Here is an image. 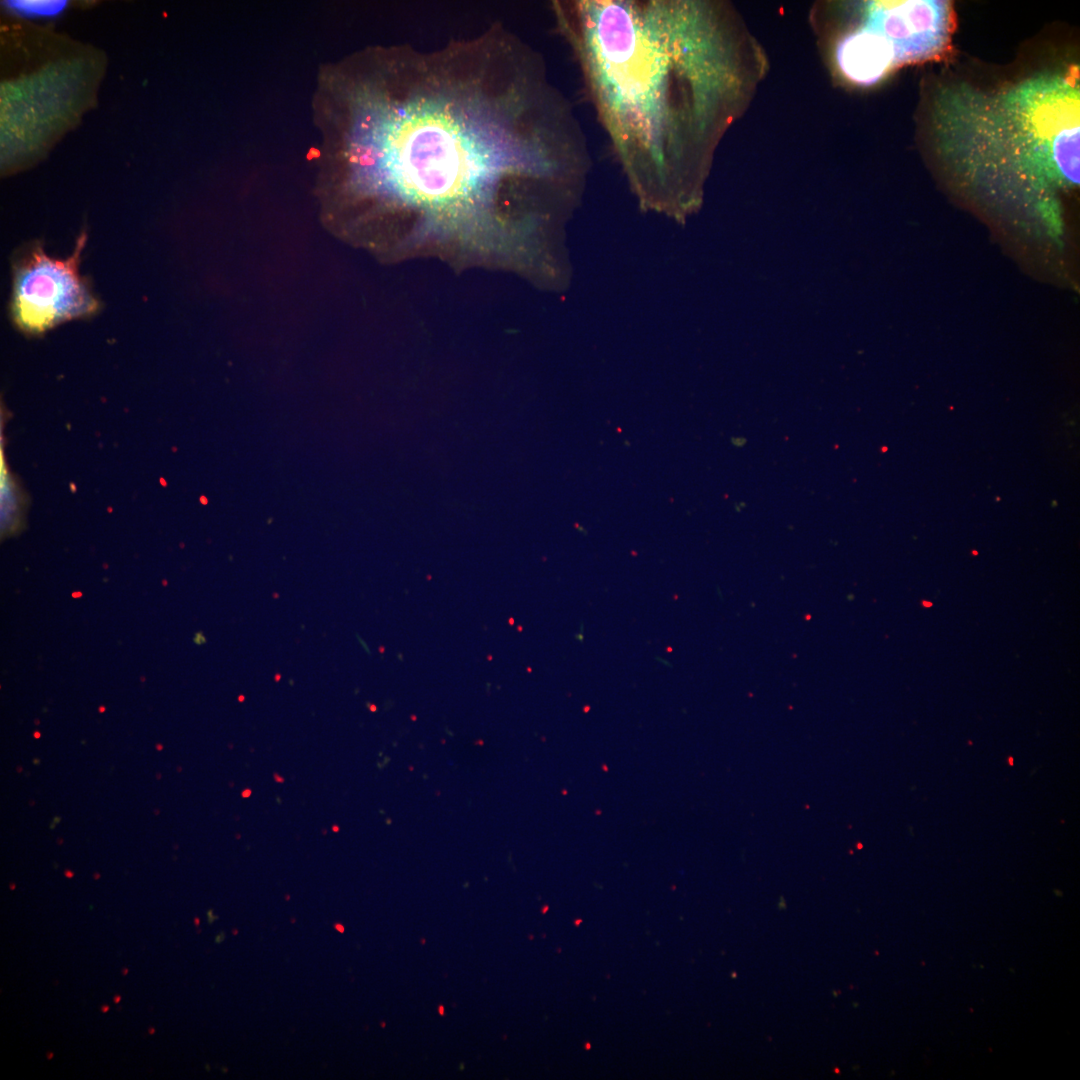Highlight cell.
Listing matches in <instances>:
<instances>
[{"label": "cell", "instance_id": "1", "mask_svg": "<svg viewBox=\"0 0 1080 1080\" xmlns=\"http://www.w3.org/2000/svg\"><path fill=\"white\" fill-rule=\"evenodd\" d=\"M316 102L341 210L420 236L496 244L537 228L589 167L542 57L500 25L434 49L354 52L326 68Z\"/></svg>", "mask_w": 1080, "mask_h": 1080}, {"label": "cell", "instance_id": "2", "mask_svg": "<svg viewBox=\"0 0 1080 1080\" xmlns=\"http://www.w3.org/2000/svg\"><path fill=\"white\" fill-rule=\"evenodd\" d=\"M553 7L640 203L672 216L693 210L720 141L765 71L737 12L710 0Z\"/></svg>", "mask_w": 1080, "mask_h": 1080}, {"label": "cell", "instance_id": "3", "mask_svg": "<svg viewBox=\"0 0 1080 1080\" xmlns=\"http://www.w3.org/2000/svg\"><path fill=\"white\" fill-rule=\"evenodd\" d=\"M930 120L942 162L998 203L1054 223L1058 194L1079 186L1078 65L996 90L941 85Z\"/></svg>", "mask_w": 1080, "mask_h": 1080}, {"label": "cell", "instance_id": "4", "mask_svg": "<svg viewBox=\"0 0 1080 1080\" xmlns=\"http://www.w3.org/2000/svg\"><path fill=\"white\" fill-rule=\"evenodd\" d=\"M86 239L81 234L72 255L65 259L50 257L35 244L15 261L11 311L22 331L40 334L98 311L99 302L79 272Z\"/></svg>", "mask_w": 1080, "mask_h": 1080}, {"label": "cell", "instance_id": "5", "mask_svg": "<svg viewBox=\"0 0 1080 1080\" xmlns=\"http://www.w3.org/2000/svg\"><path fill=\"white\" fill-rule=\"evenodd\" d=\"M851 12L854 22L881 38L896 68L938 58L947 50L954 27L952 5L946 0L865 1Z\"/></svg>", "mask_w": 1080, "mask_h": 1080}, {"label": "cell", "instance_id": "6", "mask_svg": "<svg viewBox=\"0 0 1080 1080\" xmlns=\"http://www.w3.org/2000/svg\"><path fill=\"white\" fill-rule=\"evenodd\" d=\"M5 6L14 14L26 18H52L67 6L64 0H9Z\"/></svg>", "mask_w": 1080, "mask_h": 1080}, {"label": "cell", "instance_id": "7", "mask_svg": "<svg viewBox=\"0 0 1080 1080\" xmlns=\"http://www.w3.org/2000/svg\"><path fill=\"white\" fill-rule=\"evenodd\" d=\"M438 1010H439V1012H440V1014H441V1015H443V1014H444V1009H443V1006H439Z\"/></svg>", "mask_w": 1080, "mask_h": 1080}, {"label": "cell", "instance_id": "8", "mask_svg": "<svg viewBox=\"0 0 1080 1080\" xmlns=\"http://www.w3.org/2000/svg\"><path fill=\"white\" fill-rule=\"evenodd\" d=\"M107 1009H109V1007H104V1008H103V1011H106Z\"/></svg>", "mask_w": 1080, "mask_h": 1080}]
</instances>
